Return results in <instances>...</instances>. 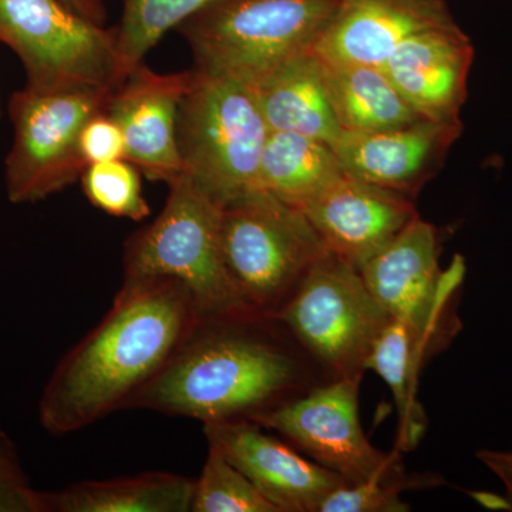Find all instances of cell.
Listing matches in <instances>:
<instances>
[{
    "label": "cell",
    "instance_id": "1",
    "mask_svg": "<svg viewBox=\"0 0 512 512\" xmlns=\"http://www.w3.org/2000/svg\"><path fill=\"white\" fill-rule=\"evenodd\" d=\"M322 369L272 316L201 319L126 409L202 424L254 421L328 383Z\"/></svg>",
    "mask_w": 512,
    "mask_h": 512
},
{
    "label": "cell",
    "instance_id": "2",
    "mask_svg": "<svg viewBox=\"0 0 512 512\" xmlns=\"http://www.w3.org/2000/svg\"><path fill=\"white\" fill-rule=\"evenodd\" d=\"M200 320L180 282L124 279L107 315L50 376L39 402L43 429L76 433L126 409Z\"/></svg>",
    "mask_w": 512,
    "mask_h": 512
},
{
    "label": "cell",
    "instance_id": "3",
    "mask_svg": "<svg viewBox=\"0 0 512 512\" xmlns=\"http://www.w3.org/2000/svg\"><path fill=\"white\" fill-rule=\"evenodd\" d=\"M168 187L160 215L127 241L124 279L180 282L194 299L201 319L255 313L239 295L225 266L220 202L185 174Z\"/></svg>",
    "mask_w": 512,
    "mask_h": 512
},
{
    "label": "cell",
    "instance_id": "4",
    "mask_svg": "<svg viewBox=\"0 0 512 512\" xmlns=\"http://www.w3.org/2000/svg\"><path fill=\"white\" fill-rule=\"evenodd\" d=\"M339 0H217L178 32L195 70L256 86L293 57L315 50Z\"/></svg>",
    "mask_w": 512,
    "mask_h": 512
},
{
    "label": "cell",
    "instance_id": "5",
    "mask_svg": "<svg viewBox=\"0 0 512 512\" xmlns=\"http://www.w3.org/2000/svg\"><path fill=\"white\" fill-rule=\"evenodd\" d=\"M221 242L241 298L252 312L272 318L328 251L301 208L264 190L222 205Z\"/></svg>",
    "mask_w": 512,
    "mask_h": 512
},
{
    "label": "cell",
    "instance_id": "6",
    "mask_svg": "<svg viewBox=\"0 0 512 512\" xmlns=\"http://www.w3.org/2000/svg\"><path fill=\"white\" fill-rule=\"evenodd\" d=\"M269 131L254 86L194 69L178 113V151L183 174L210 197L224 205L254 190Z\"/></svg>",
    "mask_w": 512,
    "mask_h": 512
},
{
    "label": "cell",
    "instance_id": "7",
    "mask_svg": "<svg viewBox=\"0 0 512 512\" xmlns=\"http://www.w3.org/2000/svg\"><path fill=\"white\" fill-rule=\"evenodd\" d=\"M274 318L329 382L363 379L383 330L392 322L357 269L326 251Z\"/></svg>",
    "mask_w": 512,
    "mask_h": 512
},
{
    "label": "cell",
    "instance_id": "8",
    "mask_svg": "<svg viewBox=\"0 0 512 512\" xmlns=\"http://www.w3.org/2000/svg\"><path fill=\"white\" fill-rule=\"evenodd\" d=\"M0 42L22 60L35 92L113 90L124 80L116 28L60 0H0Z\"/></svg>",
    "mask_w": 512,
    "mask_h": 512
},
{
    "label": "cell",
    "instance_id": "9",
    "mask_svg": "<svg viewBox=\"0 0 512 512\" xmlns=\"http://www.w3.org/2000/svg\"><path fill=\"white\" fill-rule=\"evenodd\" d=\"M113 90L40 93L25 87L13 94L9 113L15 137L5 165L10 202L46 200L82 178L80 134L87 121L106 110Z\"/></svg>",
    "mask_w": 512,
    "mask_h": 512
},
{
    "label": "cell",
    "instance_id": "10",
    "mask_svg": "<svg viewBox=\"0 0 512 512\" xmlns=\"http://www.w3.org/2000/svg\"><path fill=\"white\" fill-rule=\"evenodd\" d=\"M439 245L437 229L417 215L360 271L384 311L407 323L436 352L461 328L454 305L466 272L461 258L441 271Z\"/></svg>",
    "mask_w": 512,
    "mask_h": 512
},
{
    "label": "cell",
    "instance_id": "11",
    "mask_svg": "<svg viewBox=\"0 0 512 512\" xmlns=\"http://www.w3.org/2000/svg\"><path fill=\"white\" fill-rule=\"evenodd\" d=\"M360 379L333 380L262 414L254 423L278 433L296 450L346 484L403 470L399 453L373 446L359 417Z\"/></svg>",
    "mask_w": 512,
    "mask_h": 512
},
{
    "label": "cell",
    "instance_id": "12",
    "mask_svg": "<svg viewBox=\"0 0 512 512\" xmlns=\"http://www.w3.org/2000/svg\"><path fill=\"white\" fill-rule=\"evenodd\" d=\"M204 434L208 446L242 471L278 512H319L326 497L346 484L254 421L204 424Z\"/></svg>",
    "mask_w": 512,
    "mask_h": 512
},
{
    "label": "cell",
    "instance_id": "13",
    "mask_svg": "<svg viewBox=\"0 0 512 512\" xmlns=\"http://www.w3.org/2000/svg\"><path fill=\"white\" fill-rule=\"evenodd\" d=\"M192 80L194 69L157 73L141 63L110 94L106 113L123 133L126 160L148 180L170 184L183 174L178 113Z\"/></svg>",
    "mask_w": 512,
    "mask_h": 512
},
{
    "label": "cell",
    "instance_id": "14",
    "mask_svg": "<svg viewBox=\"0 0 512 512\" xmlns=\"http://www.w3.org/2000/svg\"><path fill=\"white\" fill-rule=\"evenodd\" d=\"M301 210L326 249L359 272L419 215L413 198L346 173Z\"/></svg>",
    "mask_w": 512,
    "mask_h": 512
},
{
    "label": "cell",
    "instance_id": "15",
    "mask_svg": "<svg viewBox=\"0 0 512 512\" xmlns=\"http://www.w3.org/2000/svg\"><path fill=\"white\" fill-rule=\"evenodd\" d=\"M473 60L470 37L456 23L407 37L380 67L421 119L461 123Z\"/></svg>",
    "mask_w": 512,
    "mask_h": 512
},
{
    "label": "cell",
    "instance_id": "16",
    "mask_svg": "<svg viewBox=\"0 0 512 512\" xmlns=\"http://www.w3.org/2000/svg\"><path fill=\"white\" fill-rule=\"evenodd\" d=\"M461 131V123L430 120L376 133L343 131L332 150L346 174L414 200Z\"/></svg>",
    "mask_w": 512,
    "mask_h": 512
},
{
    "label": "cell",
    "instance_id": "17",
    "mask_svg": "<svg viewBox=\"0 0 512 512\" xmlns=\"http://www.w3.org/2000/svg\"><path fill=\"white\" fill-rule=\"evenodd\" d=\"M456 23L446 0H339L315 52L328 62L382 66L407 37Z\"/></svg>",
    "mask_w": 512,
    "mask_h": 512
},
{
    "label": "cell",
    "instance_id": "18",
    "mask_svg": "<svg viewBox=\"0 0 512 512\" xmlns=\"http://www.w3.org/2000/svg\"><path fill=\"white\" fill-rule=\"evenodd\" d=\"M254 87L269 130L301 134L330 147L343 133L315 50L293 57Z\"/></svg>",
    "mask_w": 512,
    "mask_h": 512
},
{
    "label": "cell",
    "instance_id": "19",
    "mask_svg": "<svg viewBox=\"0 0 512 512\" xmlns=\"http://www.w3.org/2000/svg\"><path fill=\"white\" fill-rule=\"evenodd\" d=\"M195 480L148 471L45 491L46 512H191Z\"/></svg>",
    "mask_w": 512,
    "mask_h": 512
},
{
    "label": "cell",
    "instance_id": "20",
    "mask_svg": "<svg viewBox=\"0 0 512 512\" xmlns=\"http://www.w3.org/2000/svg\"><path fill=\"white\" fill-rule=\"evenodd\" d=\"M322 63L330 103L343 131L376 133L424 120L382 67L323 59Z\"/></svg>",
    "mask_w": 512,
    "mask_h": 512
},
{
    "label": "cell",
    "instance_id": "21",
    "mask_svg": "<svg viewBox=\"0 0 512 512\" xmlns=\"http://www.w3.org/2000/svg\"><path fill=\"white\" fill-rule=\"evenodd\" d=\"M345 173L332 147L315 138L269 131L254 190L301 208Z\"/></svg>",
    "mask_w": 512,
    "mask_h": 512
},
{
    "label": "cell",
    "instance_id": "22",
    "mask_svg": "<svg viewBox=\"0 0 512 512\" xmlns=\"http://www.w3.org/2000/svg\"><path fill=\"white\" fill-rule=\"evenodd\" d=\"M436 350L420 338L407 323L393 319L383 330L369 360V370L382 377L392 390L399 414L400 450L410 451L419 444L427 429V416L417 400V380L424 362Z\"/></svg>",
    "mask_w": 512,
    "mask_h": 512
},
{
    "label": "cell",
    "instance_id": "23",
    "mask_svg": "<svg viewBox=\"0 0 512 512\" xmlns=\"http://www.w3.org/2000/svg\"><path fill=\"white\" fill-rule=\"evenodd\" d=\"M123 5L116 28L121 73L124 79L163 39L185 20L217 0H120Z\"/></svg>",
    "mask_w": 512,
    "mask_h": 512
},
{
    "label": "cell",
    "instance_id": "24",
    "mask_svg": "<svg viewBox=\"0 0 512 512\" xmlns=\"http://www.w3.org/2000/svg\"><path fill=\"white\" fill-rule=\"evenodd\" d=\"M210 447V446H208ZM191 512H278L252 481L210 447L201 476L195 478Z\"/></svg>",
    "mask_w": 512,
    "mask_h": 512
},
{
    "label": "cell",
    "instance_id": "25",
    "mask_svg": "<svg viewBox=\"0 0 512 512\" xmlns=\"http://www.w3.org/2000/svg\"><path fill=\"white\" fill-rule=\"evenodd\" d=\"M80 181L90 204L111 217L143 221L150 215L141 171L126 158L89 165Z\"/></svg>",
    "mask_w": 512,
    "mask_h": 512
},
{
    "label": "cell",
    "instance_id": "26",
    "mask_svg": "<svg viewBox=\"0 0 512 512\" xmlns=\"http://www.w3.org/2000/svg\"><path fill=\"white\" fill-rule=\"evenodd\" d=\"M434 484L433 477H409L403 468L363 483L340 485L326 497L319 512H407L410 505L402 500V493Z\"/></svg>",
    "mask_w": 512,
    "mask_h": 512
},
{
    "label": "cell",
    "instance_id": "27",
    "mask_svg": "<svg viewBox=\"0 0 512 512\" xmlns=\"http://www.w3.org/2000/svg\"><path fill=\"white\" fill-rule=\"evenodd\" d=\"M0 512H46L45 491L36 490L18 451L0 431Z\"/></svg>",
    "mask_w": 512,
    "mask_h": 512
},
{
    "label": "cell",
    "instance_id": "28",
    "mask_svg": "<svg viewBox=\"0 0 512 512\" xmlns=\"http://www.w3.org/2000/svg\"><path fill=\"white\" fill-rule=\"evenodd\" d=\"M80 154L86 168L92 164L126 158V143L119 124L106 110L87 121L80 134Z\"/></svg>",
    "mask_w": 512,
    "mask_h": 512
},
{
    "label": "cell",
    "instance_id": "29",
    "mask_svg": "<svg viewBox=\"0 0 512 512\" xmlns=\"http://www.w3.org/2000/svg\"><path fill=\"white\" fill-rule=\"evenodd\" d=\"M478 461L494 474L505 488V504L512 511V450L483 448L476 454Z\"/></svg>",
    "mask_w": 512,
    "mask_h": 512
},
{
    "label": "cell",
    "instance_id": "30",
    "mask_svg": "<svg viewBox=\"0 0 512 512\" xmlns=\"http://www.w3.org/2000/svg\"><path fill=\"white\" fill-rule=\"evenodd\" d=\"M67 8L74 10L84 18L104 25L107 19V10L103 0H60Z\"/></svg>",
    "mask_w": 512,
    "mask_h": 512
}]
</instances>
